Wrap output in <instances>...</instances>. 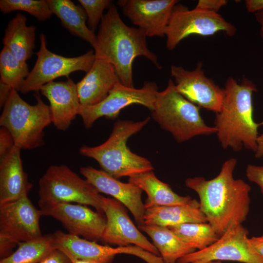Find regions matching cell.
<instances>
[{"label": "cell", "mask_w": 263, "mask_h": 263, "mask_svg": "<svg viewBox=\"0 0 263 263\" xmlns=\"http://www.w3.org/2000/svg\"><path fill=\"white\" fill-rule=\"evenodd\" d=\"M249 240L255 249L263 257V234L259 236H253Z\"/></svg>", "instance_id": "obj_39"}, {"label": "cell", "mask_w": 263, "mask_h": 263, "mask_svg": "<svg viewBox=\"0 0 263 263\" xmlns=\"http://www.w3.org/2000/svg\"><path fill=\"white\" fill-rule=\"evenodd\" d=\"M224 91L222 107L214 120L218 141L224 149L237 152L244 147L255 152L258 129L263 125V121L256 122L253 117L252 95L257 91L256 85L246 78L238 82L229 76Z\"/></svg>", "instance_id": "obj_2"}, {"label": "cell", "mask_w": 263, "mask_h": 263, "mask_svg": "<svg viewBox=\"0 0 263 263\" xmlns=\"http://www.w3.org/2000/svg\"><path fill=\"white\" fill-rule=\"evenodd\" d=\"M29 73L27 63L18 59L3 46L0 53V80L11 89L20 91Z\"/></svg>", "instance_id": "obj_29"}, {"label": "cell", "mask_w": 263, "mask_h": 263, "mask_svg": "<svg viewBox=\"0 0 263 263\" xmlns=\"http://www.w3.org/2000/svg\"><path fill=\"white\" fill-rule=\"evenodd\" d=\"M38 263H72V262L65 253L55 248Z\"/></svg>", "instance_id": "obj_35"}, {"label": "cell", "mask_w": 263, "mask_h": 263, "mask_svg": "<svg viewBox=\"0 0 263 263\" xmlns=\"http://www.w3.org/2000/svg\"><path fill=\"white\" fill-rule=\"evenodd\" d=\"M237 164L235 158H229L213 178L194 177L185 182L198 195L201 210L219 236L229 227L242 225L250 209L251 187L234 177Z\"/></svg>", "instance_id": "obj_1"}, {"label": "cell", "mask_w": 263, "mask_h": 263, "mask_svg": "<svg viewBox=\"0 0 263 263\" xmlns=\"http://www.w3.org/2000/svg\"><path fill=\"white\" fill-rule=\"evenodd\" d=\"M129 183L144 191L147 197L144 206L148 208L188 203L192 198L189 196H181L173 191L170 186L160 180L153 170L145 171L129 177Z\"/></svg>", "instance_id": "obj_23"}, {"label": "cell", "mask_w": 263, "mask_h": 263, "mask_svg": "<svg viewBox=\"0 0 263 263\" xmlns=\"http://www.w3.org/2000/svg\"><path fill=\"white\" fill-rule=\"evenodd\" d=\"M147 37L139 28L127 26L121 19L116 7L112 4L101 20L94 48L96 58L112 64L120 82L134 87L132 63L134 59L143 56L158 69L161 66L157 56L147 44Z\"/></svg>", "instance_id": "obj_3"}, {"label": "cell", "mask_w": 263, "mask_h": 263, "mask_svg": "<svg viewBox=\"0 0 263 263\" xmlns=\"http://www.w3.org/2000/svg\"><path fill=\"white\" fill-rule=\"evenodd\" d=\"M42 216L28 197L0 205V237L17 244L42 236L39 221Z\"/></svg>", "instance_id": "obj_15"}, {"label": "cell", "mask_w": 263, "mask_h": 263, "mask_svg": "<svg viewBox=\"0 0 263 263\" xmlns=\"http://www.w3.org/2000/svg\"><path fill=\"white\" fill-rule=\"evenodd\" d=\"M0 9L5 14L15 11L26 12L40 21L49 19L53 14L47 0H0Z\"/></svg>", "instance_id": "obj_30"}, {"label": "cell", "mask_w": 263, "mask_h": 263, "mask_svg": "<svg viewBox=\"0 0 263 263\" xmlns=\"http://www.w3.org/2000/svg\"><path fill=\"white\" fill-rule=\"evenodd\" d=\"M37 103L25 101L18 91L12 89L3 106L0 125L12 134L15 145L21 150H32L44 145V130L52 123L49 106L35 94Z\"/></svg>", "instance_id": "obj_6"}, {"label": "cell", "mask_w": 263, "mask_h": 263, "mask_svg": "<svg viewBox=\"0 0 263 263\" xmlns=\"http://www.w3.org/2000/svg\"><path fill=\"white\" fill-rule=\"evenodd\" d=\"M39 91L50 103L52 123L57 130L65 131L79 114L81 104L76 84L68 78L65 81L50 82Z\"/></svg>", "instance_id": "obj_19"}, {"label": "cell", "mask_w": 263, "mask_h": 263, "mask_svg": "<svg viewBox=\"0 0 263 263\" xmlns=\"http://www.w3.org/2000/svg\"><path fill=\"white\" fill-rule=\"evenodd\" d=\"M13 137L4 127L0 128V160L4 158L15 146Z\"/></svg>", "instance_id": "obj_32"}, {"label": "cell", "mask_w": 263, "mask_h": 263, "mask_svg": "<svg viewBox=\"0 0 263 263\" xmlns=\"http://www.w3.org/2000/svg\"><path fill=\"white\" fill-rule=\"evenodd\" d=\"M150 120V117L136 122L118 120L105 142L94 147L84 145L79 149V153L96 160L103 171L117 179L153 170L151 163L132 152L127 144L129 138L140 132Z\"/></svg>", "instance_id": "obj_4"}, {"label": "cell", "mask_w": 263, "mask_h": 263, "mask_svg": "<svg viewBox=\"0 0 263 263\" xmlns=\"http://www.w3.org/2000/svg\"><path fill=\"white\" fill-rule=\"evenodd\" d=\"M158 92L154 82L146 81L142 88L136 89L126 86L120 81L100 103L90 106L81 105L78 115L88 129L101 117L116 118L122 109L131 105H141L151 112Z\"/></svg>", "instance_id": "obj_11"}, {"label": "cell", "mask_w": 263, "mask_h": 263, "mask_svg": "<svg viewBox=\"0 0 263 263\" xmlns=\"http://www.w3.org/2000/svg\"><path fill=\"white\" fill-rule=\"evenodd\" d=\"M17 243L3 237H0V256L1 259L11 254Z\"/></svg>", "instance_id": "obj_36"}, {"label": "cell", "mask_w": 263, "mask_h": 263, "mask_svg": "<svg viewBox=\"0 0 263 263\" xmlns=\"http://www.w3.org/2000/svg\"><path fill=\"white\" fill-rule=\"evenodd\" d=\"M151 116L178 143L200 135L216 134L214 127L207 125L200 113V108L193 104L176 89L169 79L166 89L159 92L151 111Z\"/></svg>", "instance_id": "obj_5"}, {"label": "cell", "mask_w": 263, "mask_h": 263, "mask_svg": "<svg viewBox=\"0 0 263 263\" xmlns=\"http://www.w3.org/2000/svg\"><path fill=\"white\" fill-rule=\"evenodd\" d=\"M71 261L72 263H97L95 262L87 260L78 259L74 258H69Z\"/></svg>", "instance_id": "obj_42"}, {"label": "cell", "mask_w": 263, "mask_h": 263, "mask_svg": "<svg viewBox=\"0 0 263 263\" xmlns=\"http://www.w3.org/2000/svg\"><path fill=\"white\" fill-rule=\"evenodd\" d=\"M223 263L222 261H211L207 262L204 263Z\"/></svg>", "instance_id": "obj_43"}, {"label": "cell", "mask_w": 263, "mask_h": 263, "mask_svg": "<svg viewBox=\"0 0 263 263\" xmlns=\"http://www.w3.org/2000/svg\"><path fill=\"white\" fill-rule=\"evenodd\" d=\"M80 173L99 193L112 196L132 214L138 225H145L146 208L142 201V190L131 183H123L103 170L92 167L80 168Z\"/></svg>", "instance_id": "obj_18"}, {"label": "cell", "mask_w": 263, "mask_h": 263, "mask_svg": "<svg viewBox=\"0 0 263 263\" xmlns=\"http://www.w3.org/2000/svg\"><path fill=\"white\" fill-rule=\"evenodd\" d=\"M245 174L249 181L259 187L263 194V165L249 164L246 168Z\"/></svg>", "instance_id": "obj_33"}, {"label": "cell", "mask_w": 263, "mask_h": 263, "mask_svg": "<svg viewBox=\"0 0 263 263\" xmlns=\"http://www.w3.org/2000/svg\"><path fill=\"white\" fill-rule=\"evenodd\" d=\"M202 66L200 62L195 69L188 71L180 66L171 65V76L177 91L187 99L200 108L217 113L222 107L224 88L205 75Z\"/></svg>", "instance_id": "obj_13"}, {"label": "cell", "mask_w": 263, "mask_h": 263, "mask_svg": "<svg viewBox=\"0 0 263 263\" xmlns=\"http://www.w3.org/2000/svg\"><path fill=\"white\" fill-rule=\"evenodd\" d=\"M255 156L259 159L263 157V133L259 135L257 141V149L255 151Z\"/></svg>", "instance_id": "obj_40"}, {"label": "cell", "mask_w": 263, "mask_h": 263, "mask_svg": "<svg viewBox=\"0 0 263 263\" xmlns=\"http://www.w3.org/2000/svg\"><path fill=\"white\" fill-rule=\"evenodd\" d=\"M11 88L6 83L0 80V106H4L9 95Z\"/></svg>", "instance_id": "obj_38"}, {"label": "cell", "mask_w": 263, "mask_h": 263, "mask_svg": "<svg viewBox=\"0 0 263 263\" xmlns=\"http://www.w3.org/2000/svg\"><path fill=\"white\" fill-rule=\"evenodd\" d=\"M137 227L151 239L164 263H177L181 258L196 251L168 227L144 225Z\"/></svg>", "instance_id": "obj_26"}, {"label": "cell", "mask_w": 263, "mask_h": 263, "mask_svg": "<svg viewBox=\"0 0 263 263\" xmlns=\"http://www.w3.org/2000/svg\"><path fill=\"white\" fill-rule=\"evenodd\" d=\"M120 81L112 64L95 58L90 70L76 84L81 105L90 106L100 103Z\"/></svg>", "instance_id": "obj_20"}, {"label": "cell", "mask_w": 263, "mask_h": 263, "mask_svg": "<svg viewBox=\"0 0 263 263\" xmlns=\"http://www.w3.org/2000/svg\"><path fill=\"white\" fill-rule=\"evenodd\" d=\"M255 16L260 26V35L263 41V11L255 13Z\"/></svg>", "instance_id": "obj_41"}, {"label": "cell", "mask_w": 263, "mask_h": 263, "mask_svg": "<svg viewBox=\"0 0 263 263\" xmlns=\"http://www.w3.org/2000/svg\"><path fill=\"white\" fill-rule=\"evenodd\" d=\"M145 225L169 227L185 223L207 222L199 202L192 199L180 205L157 207L146 209Z\"/></svg>", "instance_id": "obj_22"}, {"label": "cell", "mask_w": 263, "mask_h": 263, "mask_svg": "<svg viewBox=\"0 0 263 263\" xmlns=\"http://www.w3.org/2000/svg\"><path fill=\"white\" fill-rule=\"evenodd\" d=\"M39 207L58 203H77L94 207L104 214L101 196L86 179H83L68 166L52 165L40 178Z\"/></svg>", "instance_id": "obj_7"}, {"label": "cell", "mask_w": 263, "mask_h": 263, "mask_svg": "<svg viewBox=\"0 0 263 263\" xmlns=\"http://www.w3.org/2000/svg\"><path fill=\"white\" fill-rule=\"evenodd\" d=\"M191 247L203 250L220 237L207 222L185 223L168 227Z\"/></svg>", "instance_id": "obj_28"}, {"label": "cell", "mask_w": 263, "mask_h": 263, "mask_svg": "<svg viewBox=\"0 0 263 263\" xmlns=\"http://www.w3.org/2000/svg\"><path fill=\"white\" fill-rule=\"evenodd\" d=\"M242 225L229 227L213 244L181 258L177 263L228 261L242 263H263V257L255 249Z\"/></svg>", "instance_id": "obj_10"}, {"label": "cell", "mask_w": 263, "mask_h": 263, "mask_svg": "<svg viewBox=\"0 0 263 263\" xmlns=\"http://www.w3.org/2000/svg\"><path fill=\"white\" fill-rule=\"evenodd\" d=\"M39 38L40 47L36 53V62L20 90L23 94L38 92L44 85L59 77H68L75 71H82L87 73L95 59L93 50L72 57L55 54L47 49L45 36L41 34Z\"/></svg>", "instance_id": "obj_9"}, {"label": "cell", "mask_w": 263, "mask_h": 263, "mask_svg": "<svg viewBox=\"0 0 263 263\" xmlns=\"http://www.w3.org/2000/svg\"><path fill=\"white\" fill-rule=\"evenodd\" d=\"M245 5L249 12L256 13L263 11V0H246Z\"/></svg>", "instance_id": "obj_37"}, {"label": "cell", "mask_w": 263, "mask_h": 263, "mask_svg": "<svg viewBox=\"0 0 263 263\" xmlns=\"http://www.w3.org/2000/svg\"><path fill=\"white\" fill-rule=\"evenodd\" d=\"M52 236L54 248L61 251L69 258L90 260L97 263H112L115 255L127 254L135 256L147 263L162 262L159 256L136 245L112 247L60 230L52 234Z\"/></svg>", "instance_id": "obj_12"}, {"label": "cell", "mask_w": 263, "mask_h": 263, "mask_svg": "<svg viewBox=\"0 0 263 263\" xmlns=\"http://www.w3.org/2000/svg\"><path fill=\"white\" fill-rule=\"evenodd\" d=\"M36 30L34 26H27L26 17L18 13L9 22L2 43L18 59L26 62L35 47Z\"/></svg>", "instance_id": "obj_24"}, {"label": "cell", "mask_w": 263, "mask_h": 263, "mask_svg": "<svg viewBox=\"0 0 263 263\" xmlns=\"http://www.w3.org/2000/svg\"><path fill=\"white\" fill-rule=\"evenodd\" d=\"M21 150L15 145L0 160V205L28 195L33 187L23 168Z\"/></svg>", "instance_id": "obj_21"}, {"label": "cell", "mask_w": 263, "mask_h": 263, "mask_svg": "<svg viewBox=\"0 0 263 263\" xmlns=\"http://www.w3.org/2000/svg\"><path fill=\"white\" fill-rule=\"evenodd\" d=\"M222 32L232 37L236 28L218 13L177 3L173 8L166 29V47L172 50L184 38L192 35L209 36Z\"/></svg>", "instance_id": "obj_8"}, {"label": "cell", "mask_w": 263, "mask_h": 263, "mask_svg": "<svg viewBox=\"0 0 263 263\" xmlns=\"http://www.w3.org/2000/svg\"><path fill=\"white\" fill-rule=\"evenodd\" d=\"M40 207L42 216H51L59 221L69 233L85 239L101 241L106 224V218L86 205L58 203Z\"/></svg>", "instance_id": "obj_16"}, {"label": "cell", "mask_w": 263, "mask_h": 263, "mask_svg": "<svg viewBox=\"0 0 263 263\" xmlns=\"http://www.w3.org/2000/svg\"><path fill=\"white\" fill-rule=\"evenodd\" d=\"M227 3L225 0H199L196 7L201 10L218 13V12Z\"/></svg>", "instance_id": "obj_34"}, {"label": "cell", "mask_w": 263, "mask_h": 263, "mask_svg": "<svg viewBox=\"0 0 263 263\" xmlns=\"http://www.w3.org/2000/svg\"><path fill=\"white\" fill-rule=\"evenodd\" d=\"M18 248L8 257L1 259L0 263H38L53 249L52 234L19 242Z\"/></svg>", "instance_id": "obj_27"}, {"label": "cell", "mask_w": 263, "mask_h": 263, "mask_svg": "<svg viewBox=\"0 0 263 263\" xmlns=\"http://www.w3.org/2000/svg\"><path fill=\"white\" fill-rule=\"evenodd\" d=\"M176 0H120L123 14L147 37L165 36Z\"/></svg>", "instance_id": "obj_17"}, {"label": "cell", "mask_w": 263, "mask_h": 263, "mask_svg": "<svg viewBox=\"0 0 263 263\" xmlns=\"http://www.w3.org/2000/svg\"><path fill=\"white\" fill-rule=\"evenodd\" d=\"M101 206L106 218L101 241L118 246L133 244L159 256L157 248L134 225L121 203L102 195Z\"/></svg>", "instance_id": "obj_14"}, {"label": "cell", "mask_w": 263, "mask_h": 263, "mask_svg": "<svg viewBox=\"0 0 263 263\" xmlns=\"http://www.w3.org/2000/svg\"><path fill=\"white\" fill-rule=\"evenodd\" d=\"M78 1L85 10L88 19V27L93 32L96 29L104 16L106 8L112 4L110 0H78Z\"/></svg>", "instance_id": "obj_31"}, {"label": "cell", "mask_w": 263, "mask_h": 263, "mask_svg": "<svg viewBox=\"0 0 263 263\" xmlns=\"http://www.w3.org/2000/svg\"><path fill=\"white\" fill-rule=\"evenodd\" d=\"M52 13L72 34L89 42L94 48L96 36L86 24L87 14L82 8L70 0H47Z\"/></svg>", "instance_id": "obj_25"}]
</instances>
